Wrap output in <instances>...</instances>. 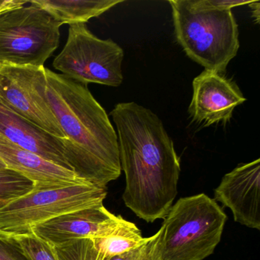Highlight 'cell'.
<instances>
[{"instance_id": "obj_9", "label": "cell", "mask_w": 260, "mask_h": 260, "mask_svg": "<svg viewBox=\"0 0 260 260\" xmlns=\"http://www.w3.org/2000/svg\"><path fill=\"white\" fill-rule=\"evenodd\" d=\"M124 218L104 205L77 210L35 225L30 232L51 246L82 238L103 237L112 233Z\"/></svg>"}, {"instance_id": "obj_15", "label": "cell", "mask_w": 260, "mask_h": 260, "mask_svg": "<svg viewBox=\"0 0 260 260\" xmlns=\"http://www.w3.org/2000/svg\"><path fill=\"white\" fill-rule=\"evenodd\" d=\"M92 240L100 252L111 258L141 246L147 238L142 237L141 231L135 223L124 219L112 233Z\"/></svg>"}, {"instance_id": "obj_1", "label": "cell", "mask_w": 260, "mask_h": 260, "mask_svg": "<svg viewBox=\"0 0 260 260\" xmlns=\"http://www.w3.org/2000/svg\"><path fill=\"white\" fill-rule=\"evenodd\" d=\"M110 115L125 174L124 204L147 223L165 218L177 196L181 171L171 138L154 112L134 102L118 103Z\"/></svg>"}, {"instance_id": "obj_10", "label": "cell", "mask_w": 260, "mask_h": 260, "mask_svg": "<svg viewBox=\"0 0 260 260\" xmlns=\"http://www.w3.org/2000/svg\"><path fill=\"white\" fill-rule=\"evenodd\" d=\"M192 88L188 112L205 126L230 121L235 108L246 101L235 83L214 71L205 70L194 79Z\"/></svg>"}, {"instance_id": "obj_23", "label": "cell", "mask_w": 260, "mask_h": 260, "mask_svg": "<svg viewBox=\"0 0 260 260\" xmlns=\"http://www.w3.org/2000/svg\"><path fill=\"white\" fill-rule=\"evenodd\" d=\"M252 12V17L255 19L257 24L259 23V12L260 3L258 1H252L250 4H248Z\"/></svg>"}, {"instance_id": "obj_7", "label": "cell", "mask_w": 260, "mask_h": 260, "mask_svg": "<svg viewBox=\"0 0 260 260\" xmlns=\"http://www.w3.org/2000/svg\"><path fill=\"white\" fill-rule=\"evenodd\" d=\"M124 51L111 39L94 36L86 24L70 25L68 40L53 66L63 75L85 85L118 87L123 82Z\"/></svg>"}, {"instance_id": "obj_16", "label": "cell", "mask_w": 260, "mask_h": 260, "mask_svg": "<svg viewBox=\"0 0 260 260\" xmlns=\"http://www.w3.org/2000/svg\"><path fill=\"white\" fill-rule=\"evenodd\" d=\"M34 188V183L20 173L8 168L0 170V209Z\"/></svg>"}, {"instance_id": "obj_20", "label": "cell", "mask_w": 260, "mask_h": 260, "mask_svg": "<svg viewBox=\"0 0 260 260\" xmlns=\"http://www.w3.org/2000/svg\"><path fill=\"white\" fill-rule=\"evenodd\" d=\"M0 260H31L16 237L0 232Z\"/></svg>"}, {"instance_id": "obj_6", "label": "cell", "mask_w": 260, "mask_h": 260, "mask_svg": "<svg viewBox=\"0 0 260 260\" xmlns=\"http://www.w3.org/2000/svg\"><path fill=\"white\" fill-rule=\"evenodd\" d=\"M107 196L106 187L89 182L34 188L0 209V232L25 234L35 225L67 213L103 205Z\"/></svg>"}, {"instance_id": "obj_25", "label": "cell", "mask_w": 260, "mask_h": 260, "mask_svg": "<svg viewBox=\"0 0 260 260\" xmlns=\"http://www.w3.org/2000/svg\"><path fill=\"white\" fill-rule=\"evenodd\" d=\"M6 168H7V166L5 165L2 159H0V170H4Z\"/></svg>"}, {"instance_id": "obj_19", "label": "cell", "mask_w": 260, "mask_h": 260, "mask_svg": "<svg viewBox=\"0 0 260 260\" xmlns=\"http://www.w3.org/2000/svg\"><path fill=\"white\" fill-rule=\"evenodd\" d=\"M13 235V234H12ZM31 260H57L53 246L36 237L33 233L13 235Z\"/></svg>"}, {"instance_id": "obj_3", "label": "cell", "mask_w": 260, "mask_h": 260, "mask_svg": "<svg viewBox=\"0 0 260 260\" xmlns=\"http://www.w3.org/2000/svg\"><path fill=\"white\" fill-rule=\"evenodd\" d=\"M226 214L205 193L181 198L164 218L162 260H203L221 240Z\"/></svg>"}, {"instance_id": "obj_14", "label": "cell", "mask_w": 260, "mask_h": 260, "mask_svg": "<svg viewBox=\"0 0 260 260\" xmlns=\"http://www.w3.org/2000/svg\"><path fill=\"white\" fill-rule=\"evenodd\" d=\"M121 0H31L61 25L84 23L121 4Z\"/></svg>"}, {"instance_id": "obj_24", "label": "cell", "mask_w": 260, "mask_h": 260, "mask_svg": "<svg viewBox=\"0 0 260 260\" xmlns=\"http://www.w3.org/2000/svg\"><path fill=\"white\" fill-rule=\"evenodd\" d=\"M8 140L7 138H4L3 135H0V144H3V143H7L8 142Z\"/></svg>"}, {"instance_id": "obj_4", "label": "cell", "mask_w": 260, "mask_h": 260, "mask_svg": "<svg viewBox=\"0 0 260 260\" xmlns=\"http://www.w3.org/2000/svg\"><path fill=\"white\" fill-rule=\"evenodd\" d=\"M176 39L185 54L208 71L221 74L240 48L231 10H199L187 0H171Z\"/></svg>"}, {"instance_id": "obj_22", "label": "cell", "mask_w": 260, "mask_h": 260, "mask_svg": "<svg viewBox=\"0 0 260 260\" xmlns=\"http://www.w3.org/2000/svg\"><path fill=\"white\" fill-rule=\"evenodd\" d=\"M29 4L27 0H0V14Z\"/></svg>"}, {"instance_id": "obj_12", "label": "cell", "mask_w": 260, "mask_h": 260, "mask_svg": "<svg viewBox=\"0 0 260 260\" xmlns=\"http://www.w3.org/2000/svg\"><path fill=\"white\" fill-rule=\"evenodd\" d=\"M0 135L15 145L73 171L67 159L63 140L31 124L7 107L1 100Z\"/></svg>"}, {"instance_id": "obj_21", "label": "cell", "mask_w": 260, "mask_h": 260, "mask_svg": "<svg viewBox=\"0 0 260 260\" xmlns=\"http://www.w3.org/2000/svg\"><path fill=\"white\" fill-rule=\"evenodd\" d=\"M252 1H240V0H187L191 8L199 10H217L228 11L234 7L248 5Z\"/></svg>"}, {"instance_id": "obj_11", "label": "cell", "mask_w": 260, "mask_h": 260, "mask_svg": "<svg viewBox=\"0 0 260 260\" xmlns=\"http://www.w3.org/2000/svg\"><path fill=\"white\" fill-rule=\"evenodd\" d=\"M260 159L240 164L214 190V200L232 211L237 223L260 230Z\"/></svg>"}, {"instance_id": "obj_17", "label": "cell", "mask_w": 260, "mask_h": 260, "mask_svg": "<svg viewBox=\"0 0 260 260\" xmlns=\"http://www.w3.org/2000/svg\"><path fill=\"white\" fill-rule=\"evenodd\" d=\"M57 260H109L100 252L90 238L77 239L53 246Z\"/></svg>"}, {"instance_id": "obj_18", "label": "cell", "mask_w": 260, "mask_h": 260, "mask_svg": "<svg viewBox=\"0 0 260 260\" xmlns=\"http://www.w3.org/2000/svg\"><path fill=\"white\" fill-rule=\"evenodd\" d=\"M164 226L150 237L141 246L120 255L111 257L109 260H162V239Z\"/></svg>"}, {"instance_id": "obj_5", "label": "cell", "mask_w": 260, "mask_h": 260, "mask_svg": "<svg viewBox=\"0 0 260 260\" xmlns=\"http://www.w3.org/2000/svg\"><path fill=\"white\" fill-rule=\"evenodd\" d=\"M22 6L0 14V63L43 67L60 43V28L38 6Z\"/></svg>"}, {"instance_id": "obj_26", "label": "cell", "mask_w": 260, "mask_h": 260, "mask_svg": "<svg viewBox=\"0 0 260 260\" xmlns=\"http://www.w3.org/2000/svg\"><path fill=\"white\" fill-rule=\"evenodd\" d=\"M2 65H4V64H2V63H0V68H1V67H2Z\"/></svg>"}, {"instance_id": "obj_13", "label": "cell", "mask_w": 260, "mask_h": 260, "mask_svg": "<svg viewBox=\"0 0 260 260\" xmlns=\"http://www.w3.org/2000/svg\"><path fill=\"white\" fill-rule=\"evenodd\" d=\"M0 159L7 168L20 173L34 183L35 188H48L84 183L74 172L8 141L0 144Z\"/></svg>"}, {"instance_id": "obj_8", "label": "cell", "mask_w": 260, "mask_h": 260, "mask_svg": "<svg viewBox=\"0 0 260 260\" xmlns=\"http://www.w3.org/2000/svg\"><path fill=\"white\" fill-rule=\"evenodd\" d=\"M45 67L0 68V100L13 112L47 133L66 139L47 96Z\"/></svg>"}, {"instance_id": "obj_2", "label": "cell", "mask_w": 260, "mask_h": 260, "mask_svg": "<svg viewBox=\"0 0 260 260\" xmlns=\"http://www.w3.org/2000/svg\"><path fill=\"white\" fill-rule=\"evenodd\" d=\"M47 96L66 136V157L76 176L99 187L121 174L118 135L87 85L46 69Z\"/></svg>"}]
</instances>
